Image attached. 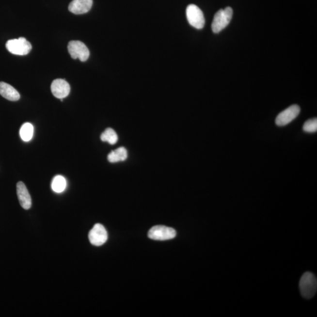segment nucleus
Returning a JSON list of instances; mask_svg holds the SVG:
<instances>
[{
  "label": "nucleus",
  "instance_id": "1",
  "mask_svg": "<svg viewBox=\"0 0 317 317\" xmlns=\"http://www.w3.org/2000/svg\"><path fill=\"white\" fill-rule=\"evenodd\" d=\"M299 287L302 296L310 299L315 296L317 290V278L312 272H306L300 279Z\"/></svg>",
  "mask_w": 317,
  "mask_h": 317
},
{
  "label": "nucleus",
  "instance_id": "2",
  "mask_svg": "<svg viewBox=\"0 0 317 317\" xmlns=\"http://www.w3.org/2000/svg\"><path fill=\"white\" fill-rule=\"evenodd\" d=\"M233 11L232 8L228 7L224 9L218 11L214 16L211 29L213 32L218 34L225 29L232 20Z\"/></svg>",
  "mask_w": 317,
  "mask_h": 317
},
{
  "label": "nucleus",
  "instance_id": "3",
  "mask_svg": "<svg viewBox=\"0 0 317 317\" xmlns=\"http://www.w3.org/2000/svg\"><path fill=\"white\" fill-rule=\"evenodd\" d=\"M6 48L13 54L26 55L32 51V46L26 38L20 37L8 40L6 43Z\"/></svg>",
  "mask_w": 317,
  "mask_h": 317
},
{
  "label": "nucleus",
  "instance_id": "4",
  "mask_svg": "<svg viewBox=\"0 0 317 317\" xmlns=\"http://www.w3.org/2000/svg\"><path fill=\"white\" fill-rule=\"evenodd\" d=\"M186 16L189 23L196 29H202L205 24L204 13L194 4H190L186 8Z\"/></svg>",
  "mask_w": 317,
  "mask_h": 317
},
{
  "label": "nucleus",
  "instance_id": "5",
  "mask_svg": "<svg viewBox=\"0 0 317 317\" xmlns=\"http://www.w3.org/2000/svg\"><path fill=\"white\" fill-rule=\"evenodd\" d=\"M68 50L72 59H79L85 62L90 57V52L87 47L80 41H71L68 45Z\"/></svg>",
  "mask_w": 317,
  "mask_h": 317
},
{
  "label": "nucleus",
  "instance_id": "6",
  "mask_svg": "<svg viewBox=\"0 0 317 317\" xmlns=\"http://www.w3.org/2000/svg\"><path fill=\"white\" fill-rule=\"evenodd\" d=\"M176 232L173 228L165 226H155L148 232V237L155 240H168L176 237Z\"/></svg>",
  "mask_w": 317,
  "mask_h": 317
},
{
  "label": "nucleus",
  "instance_id": "7",
  "mask_svg": "<svg viewBox=\"0 0 317 317\" xmlns=\"http://www.w3.org/2000/svg\"><path fill=\"white\" fill-rule=\"evenodd\" d=\"M300 112V108L299 105H291L278 115L276 124L279 127L285 126L294 120L299 116Z\"/></svg>",
  "mask_w": 317,
  "mask_h": 317
},
{
  "label": "nucleus",
  "instance_id": "8",
  "mask_svg": "<svg viewBox=\"0 0 317 317\" xmlns=\"http://www.w3.org/2000/svg\"><path fill=\"white\" fill-rule=\"evenodd\" d=\"M88 238L93 245L101 246L107 241L108 233L103 225L96 224L89 233Z\"/></svg>",
  "mask_w": 317,
  "mask_h": 317
},
{
  "label": "nucleus",
  "instance_id": "9",
  "mask_svg": "<svg viewBox=\"0 0 317 317\" xmlns=\"http://www.w3.org/2000/svg\"><path fill=\"white\" fill-rule=\"evenodd\" d=\"M51 90L53 95L58 99L66 98L70 93L71 88L65 79H57L53 80Z\"/></svg>",
  "mask_w": 317,
  "mask_h": 317
},
{
  "label": "nucleus",
  "instance_id": "10",
  "mask_svg": "<svg viewBox=\"0 0 317 317\" xmlns=\"http://www.w3.org/2000/svg\"><path fill=\"white\" fill-rule=\"evenodd\" d=\"M16 193L21 206L24 209L29 210L32 207V197L23 182H19L16 184Z\"/></svg>",
  "mask_w": 317,
  "mask_h": 317
},
{
  "label": "nucleus",
  "instance_id": "11",
  "mask_svg": "<svg viewBox=\"0 0 317 317\" xmlns=\"http://www.w3.org/2000/svg\"><path fill=\"white\" fill-rule=\"evenodd\" d=\"M93 4V0H73L69 4L68 9L74 15H83L91 9Z\"/></svg>",
  "mask_w": 317,
  "mask_h": 317
},
{
  "label": "nucleus",
  "instance_id": "12",
  "mask_svg": "<svg viewBox=\"0 0 317 317\" xmlns=\"http://www.w3.org/2000/svg\"><path fill=\"white\" fill-rule=\"evenodd\" d=\"M0 95L11 101H18L20 95L12 85L4 82H0Z\"/></svg>",
  "mask_w": 317,
  "mask_h": 317
},
{
  "label": "nucleus",
  "instance_id": "13",
  "mask_svg": "<svg viewBox=\"0 0 317 317\" xmlns=\"http://www.w3.org/2000/svg\"><path fill=\"white\" fill-rule=\"evenodd\" d=\"M127 158V150L124 147L114 150L108 156V160L110 163L124 162Z\"/></svg>",
  "mask_w": 317,
  "mask_h": 317
},
{
  "label": "nucleus",
  "instance_id": "14",
  "mask_svg": "<svg viewBox=\"0 0 317 317\" xmlns=\"http://www.w3.org/2000/svg\"><path fill=\"white\" fill-rule=\"evenodd\" d=\"M66 186V182L64 177L61 175L55 176L52 181V190L56 193H61L64 191Z\"/></svg>",
  "mask_w": 317,
  "mask_h": 317
},
{
  "label": "nucleus",
  "instance_id": "15",
  "mask_svg": "<svg viewBox=\"0 0 317 317\" xmlns=\"http://www.w3.org/2000/svg\"><path fill=\"white\" fill-rule=\"evenodd\" d=\"M34 133V127L30 123H25L23 125L19 131L20 137L25 142H29L32 140Z\"/></svg>",
  "mask_w": 317,
  "mask_h": 317
},
{
  "label": "nucleus",
  "instance_id": "16",
  "mask_svg": "<svg viewBox=\"0 0 317 317\" xmlns=\"http://www.w3.org/2000/svg\"><path fill=\"white\" fill-rule=\"evenodd\" d=\"M101 140L102 142H107L111 144H115L117 143L118 140L117 133L113 129L109 127L102 133Z\"/></svg>",
  "mask_w": 317,
  "mask_h": 317
},
{
  "label": "nucleus",
  "instance_id": "17",
  "mask_svg": "<svg viewBox=\"0 0 317 317\" xmlns=\"http://www.w3.org/2000/svg\"><path fill=\"white\" fill-rule=\"evenodd\" d=\"M303 130L305 132L314 133L317 130V119L313 118L306 121L303 125Z\"/></svg>",
  "mask_w": 317,
  "mask_h": 317
}]
</instances>
